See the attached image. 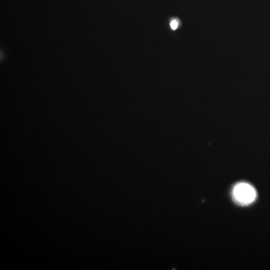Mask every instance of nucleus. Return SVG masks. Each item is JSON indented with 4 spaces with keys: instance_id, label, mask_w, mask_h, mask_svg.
<instances>
[{
    "instance_id": "f257e3e1",
    "label": "nucleus",
    "mask_w": 270,
    "mask_h": 270,
    "mask_svg": "<svg viewBox=\"0 0 270 270\" xmlns=\"http://www.w3.org/2000/svg\"><path fill=\"white\" fill-rule=\"evenodd\" d=\"M235 201L242 205H249L255 201L257 192L254 187L246 183H239L235 186L233 190Z\"/></svg>"
},
{
    "instance_id": "f03ea898",
    "label": "nucleus",
    "mask_w": 270,
    "mask_h": 270,
    "mask_svg": "<svg viewBox=\"0 0 270 270\" xmlns=\"http://www.w3.org/2000/svg\"><path fill=\"white\" fill-rule=\"evenodd\" d=\"M178 21H176V20H174V21H173L170 23V26H171L172 29H173V30L177 29V28H178Z\"/></svg>"
}]
</instances>
